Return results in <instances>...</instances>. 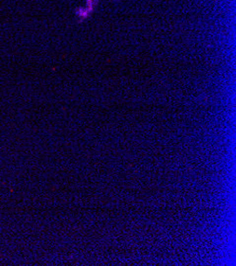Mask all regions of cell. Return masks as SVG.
Masks as SVG:
<instances>
[{
  "instance_id": "6da1fadb",
  "label": "cell",
  "mask_w": 236,
  "mask_h": 266,
  "mask_svg": "<svg viewBox=\"0 0 236 266\" xmlns=\"http://www.w3.org/2000/svg\"><path fill=\"white\" fill-rule=\"evenodd\" d=\"M99 0H86V3H85V8L88 10V12L91 14L92 12H94L96 5L98 3Z\"/></svg>"
}]
</instances>
